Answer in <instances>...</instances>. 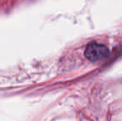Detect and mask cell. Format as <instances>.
<instances>
[{
    "label": "cell",
    "instance_id": "cell-1",
    "mask_svg": "<svg viewBox=\"0 0 122 121\" xmlns=\"http://www.w3.org/2000/svg\"><path fill=\"white\" fill-rule=\"evenodd\" d=\"M109 55V50L103 44L91 42L87 45L85 51V56L89 61H98L106 58Z\"/></svg>",
    "mask_w": 122,
    "mask_h": 121
}]
</instances>
